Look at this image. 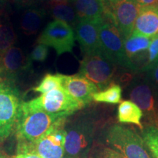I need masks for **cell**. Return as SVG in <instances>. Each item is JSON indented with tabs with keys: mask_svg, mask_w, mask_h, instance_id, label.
<instances>
[{
	"mask_svg": "<svg viewBox=\"0 0 158 158\" xmlns=\"http://www.w3.org/2000/svg\"><path fill=\"white\" fill-rule=\"evenodd\" d=\"M67 118L42 110L27 109L21 103L14 131L18 140L17 149L35 143Z\"/></svg>",
	"mask_w": 158,
	"mask_h": 158,
	"instance_id": "cell-1",
	"label": "cell"
},
{
	"mask_svg": "<svg viewBox=\"0 0 158 158\" xmlns=\"http://www.w3.org/2000/svg\"><path fill=\"white\" fill-rule=\"evenodd\" d=\"M64 158H88L94 144L96 122L89 114H81L64 125Z\"/></svg>",
	"mask_w": 158,
	"mask_h": 158,
	"instance_id": "cell-2",
	"label": "cell"
},
{
	"mask_svg": "<svg viewBox=\"0 0 158 158\" xmlns=\"http://www.w3.org/2000/svg\"><path fill=\"white\" fill-rule=\"evenodd\" d=\"M105 140L109 147L125 158H155L147 143L135 130L114 124L106 130Z\"/></svg>",
	"mask_w": 158,
	"mask_h": 158,
	"instance_id": "cell-3",
	"label": "cell"
},
{
	"mask_svg": "<svg viewBox=\"0 0 158 158\" xmlns=\"http://www.w3.org/2000/svg\"><path fill=\"white\" fill-rule=\"evenodd\" d=\"M100 51L116 66L133 70L131 62L127 58L124 48V40L114 25L111 13L106 9L100 24Z\"/></svg>",
	"mask_w": 158,
	"mask_h": 158,
	"instance_id": "cell-4",
	"label": "cell"
},
{
	"mask_svg": "<svg viewBox=\"0 0 158 158\" xmlns=\"http://www.w3.org/2000/svg\"><path fill=\"white\" fill-rule=\"evenodd\" d=\"M29 110H42L48 114L68 117L84 106L71 97L63 87L55 89L28 102H22Z\"/></svg>",
	"mask_w": 158,
	"mask_h": 158,
	"instance_id": "cell-5",
	"label": "cell"
},
{
	"mask_svg": "<svg viewBox=\"0 0 158 158\" xmlns=\"http://www.w3.org/2000/svg\"><path fill=\"white\" fill-rule=\"evenodd\" d=\"M117 66L101 52L85 55L81 61L79 74L95 85L101 91L113 84Z\"/></svg>",
	"mask_w": 158,
	"mask_h": 158,
	"instance_id": "cell-6",
	"label": "cell"
},
{
	"mask_svg": "<svg viewBox=\"0 0 158 158\" xmlns=\"http://www.w3.org/2000/svg\"><path fill=\"white\" fill-rule=\"evenodd\" d=\"M21 103L16 89L6 83L0 86V143L15 131Z\"/></svg>",
	"mask_w": 158,
	"mask_h": 158,
	"instance_id": "cell-7",
	"label": "cell"
},
{
	"mask_svg": "<svg viewBox=\"0 0 158 158\" xmlns=\"http://www.w3.org/2000/svg\"><path fill=\"white\" fill-rule=\"evenodd\" d=\"M75 41L73 29L67 23L54 20L46 26L37 42L51 47L56 51L57 56H60L64 53L73 52Z\"/></svg>",
	"mask_w": 158,
	"mask_h": 158,
	"instance_id": "cell-8",
	"label": "cell"
},
{
	"mask_svg": "<svg viewBox=\"0 0 158 158\" xmlns=\"http://www.w3.org/2000/svg\"><path fill=\"white\" fill-rule=\"evenodd\" d=\"M66 121L53 128L35 143L17 149V153L33 152L42 158H64Z\"/></svg>",
	"mask_w": 158,
	"mask_h": 158,
	"instance_id": "cell-9",
	"label": "cell"
},
{
	"mask_svg": "<svg viewBox=\"0 0 158 158\" xmlns=\"http://www.w3.org/2000/svg\"><path fill=\"white\" fill-rule=\"evenodd\" d=\"M107 7L111 13L114 25L124 40L133 33L141 6L137 0H122Z\"/></svg>",
	"mask_w": 158,
	"mask_h": 158,
	"instance_id": "cell-10",
	"label": "cell"
},
{
	"mask_svg": "<svg viewBox=\"0 0 158 158\" xmlns=\"http://www.w3.org/2000/svg\"><path fill=\"white\" fill-rule=\"evenodd\" d=\"M133 81L129 92L130 100L144 112L145 116L152 123L151 125H155L157 115L153 86L146 78L145 79L139 78Z\"/></svg>",
	"mask_w": 158,
	"mask_h": 158,
	"instance_id": "cell-11",
	"label": "cell"
},
{
	"mask_svg": "<svg viewBox=\"0 0 158 158\" xmlns=\"http://www.w3.org/2000/svg\"><path fill=\"white\" fill-rule=\"evenodd\" d=\"M30 67L24 53L13 46L0 56V77L6 84L16 81L20 75Z\"/></svg>",
	"mask_w": 158,
	"mask_h": 158,
	"instance_id": "cell-12",
	"label": "cell"
},
{
	"mask_svg": "<svg viewBox=\"0 0 158 158\" xmlns=\"http://www.w3.org/2000/svg\"><path fill=\"white\" fill-rule=\"evenodd\" d=\"M101 21L80 19L75 27L76 40L84 56L100 51L99 29Z\"/></svg>",
	"mask_w": 158,
	"mask_h": 158,
	"instance_id": "cell-13",
	"label": "cell"
},
{
	"mask_svg": "<svg viewBox=\"0 0 158 158\" xmlns=\"http://www.w3.org/2000/svg\"><path fill=\"white\" fill-rule=\"evenodd\" d=\"M62 87L84 107L93 100V95L98 92L93 83L79 73L73 76L63 75Z\"/></svg>",
	"mask_w": 158,
	"mask_h": 158,
	"instance_id": "cell-14",
	"label": "cell"
},
{
	"mask_svg": "<svg viewBox=\"0 0 158 158\" xmlns=\"http://www.w3.org/2000/svg\"><path fill=\"white\" fill-rule=\"evenodd\" d=\"M133 31L148 37L158 35V5L141 7Z\"/></svg>",
	"mask_w": 158,
	"mask_h": 158,
	"instance_id": "cell-15",
	"label": "cell"
},
{
	"mask_svg": "<svg viewBox=\"0 0 158 158\" xmlns=\"http://www.w3.org/2000/svg\"><path fill=\"white\" fill-rule=\"evenodd\" d=\"M78 19L101 21L107 5L106 0H71Z\"/></svg>",
	"mask_w": 158,
	"mask_h": 158,
	"instance_id": "cell-16",
	"label": "cell"
},
{
	"mask_svg": "<svg viewBox=\"0 0 158 158\" xmlns=\"http://www.w3.org/2000/svg\"><path fill=\"white\" fill-rule=\"evenodd\" d=\"M45 10L38 7H30L23 12L20 20L21 30L27 35L37 34L44 21Z\"/></svg>",
	"mask_w": 158,
	"mask_h": 158,
	"instance_id": "cell-17",
	"label": "cell"
},
{
	"mask_svg": "<svg viewBox=\"0 0 158 158\" xmlns=\"http://www.w3.org/2000/svg\"><path fill=\"white\" fill-rule=\"evenodd\" d=\"M117 117L120 123L133 124L137 125L141 130L143 129L141 123L143 111L132 101L124 100L120 103L118 107Z\"/></svg>",
	"mask_w": 158,
	"mask_h": 158,
	"instance_id": "cell-18",
	"label": "cell"
},
{
	"mask_svg": "<svg viewBox=\"0 0 158 158\" xmlns=\"http://www.w3.org/2000/svg\"><path fill=\"white\" fill-rule=\"evenodd\" d=\"M151 40L149 37L133 31L124 40V48L127 58L131 59L149 48Z\"/></svg>",
	"mask_w": 158,
	"mask_h": 158,
	"instance_id": "cell-19",
	"label": "cell"
},
{
	"mask_svg": "<svg viewBox=\"0 0 158 158\" xmlns=\"http://www.w3.org/2000/svg\"><path fill=\"white\" fill-rule=\"evenodd\" d=\"M50 13L55 20L67 23L72 28H75L79 21L71 1L64 3L51 4Z\"/></svg>",
	"mask_w": 158,
	"mask_h": 158,
	"instance_id": "cell-20",
	"label": "cell"
},
{
	"mask_svg": "<svg viewBox=\"0 0 158 158\" xmlns=\"http://www.w3.org/2000/svg\"><path fill=\"white\" fill-rule=\"evenodd\" d=\"M122 92L121 86L113 83L104 89L97 92L93 95V100L98 102L117 104L121 101Z\"/></svg>",
	"mask_w": 158,
	"mask_h": 158,
	"instance_id": "cell-21",
	"label": "cell"
},
{
	"mask_svg": "<svg viewBox=\"0 0 158 158\" xmlns=\"http://www.w3.org/2000/svg\"><path fill=\"white\" fill-rule=\"evenodd\" d=\"M62 74L47 73L43 77L40 84L33 88L34 92L45 94L55 89L62 87Z\"/></svg>",
	"mask_w": 158,
	"mask_h": 158,
	"instance_id": "cell-22",
	"label": "cell"
},
{
	"mask_svg": "<svg viewBox=\"0 0 158 158\" xmlns=\"http://www.w3.org/2000/svg\"><path fill=\"white\" fill-rule=\"evenodd\" d=\"M15 39L16 36L10 23H0V56L13 46Z\"/></svg>",
	"mask_w": 158,
	"mask_h": 158,
	"instance_id": "cell-23",
	"label": "cell"
},
{
	"mask_svg": "<svg viewBox=\"0 0 158 158\" xmlns=\"http://www.w3.org/2000/svg\"><path fill=\"white\" fill-rule=\"evenodd\" d=\"M142 138L155 158H158V128L149 124L143 127Z\"/></svg>",
	"mask_w": 158,
	"mask_h": 158,
	"instance_id": "cell-24",
	"label": "cell"
},
{
	"mask_svg": "<svg viewBox=\"0 0 158 158\" xmlns=\"http://www.w3.org/2000/svg\"><path fill=\"white\" fill-rule=\"evenodd\" d=\"M88 158H125L122 154L108 146L94 143L89 153Z\"/></svg>",
	"mask_w": 158,
	"mask_h": 158,
	"instance_id": "cell-25",
	"label": "cell"
},
{
	"mask_svg": "<svg viewBox=\"0 0 158 158\" xmlns=\"http://www.w3.org/2000/svg\"><path fill=\"white\" fill-rule=\"evenodd\" d=\"M48 47L43 44H38L35 47L29 56L27 57L29 64L31 65L33 62H43L46 60L48 56Z\"/></svg>",
	"mask_w": 158,
	"mask_h": 158,
	"instance_id": "cell-26",
	"label": "cell"
},
{
	"mask_svg": "<svg viewBox=\"0 0 158 158\" xmlns=\"http://www.w3.org/2000/svg\"><path fill=\"white\" fill-rule=\"evenodd\" d=\"M148 49V68L147 71L152 65L158 61V35L152 37Z\"/></svg>",
	"mask_w": 158,
	"mask_h": 158,
	"instance_id": "cell-27",
	"label": "cell"
},
{
	"mask_svg": "<svg viewBox=\"0 0 158 158\" xmlns=\"http://www.w3.org/2000/svg\"><path fill=\"white\" fill-rule=\"evenodd\" d=\"M146 78L153 86V88L158 91V61L152 65L149 70L146 71Z\"/></svg>",
	"mask_w": 158,
	"mask_h": 158,
	"instance_id": "cell-28",
	"label": "cell"
},
{
	"mask_svg": "<svg viewBox=\"0 0 158 158\" xmlns=\"http://www.w3.org/2000/svg\"><path fill=\"white\" fill-rule=\"evenodd\" d=\"M13 158H42L37 154L33 152H19L17 153Z\"/></svg>",
	"mask_w": 158,
	"mask_h": 158,
	"instance_id": "cell-29",
	"label": "cell"
},
{
	"mask_svg": "<svg viewBox=\"0 0 158 158\" xmlns=\"http://www.w3.org/2000/svg\"><path fill=\"white\" fill-rule=\"evenodd\" d=\"M137 2L141 7L158 5V0H137Z\"/></svg>",
	"mask_w": 158,
	"mask_h": 158,
	"instance_id": "cell-30",
	"label": "cell"
},
{
	"mask_svg": "<svg viewBox=\"0 0 158 158\" xmlns=\"http://www.w3.org/2000/svg\"><path fill=\"white\" fill-rule=\"evenodd\" d=\"M155 110H156V115H157V120L155 124V127L158 128V93L157 94V98L155 99Z\"/></svg>",
	"mask_w": 158,
	"mask_h": 158,
	"instance_id": "cell-31",
	"label": "cell"
},
{
	"mask_svg": "<svg viewBox=\"0 0 158 158\" xmlns=\"http://www.w3.org/2000/svg\"><path fill=\"white\" fill-rule=\"evenodd\" d=\"M71 0H50L51 4H59V3H64L70 2Z\"/></svg>",
	"mask_w": 158,
	"mask_h": 158,
	"instance_id": "cell-32",
	"label": "cell"
},
{
	"mask_svg": "<svg viewBox=\"0 0 158 158\" xmlns=\"http://www.w3.org/2000/svg\"><path fill=\"white\" fill-rule=\"evenodd\" d=\"M122 1V0H106V3L107 6H109L110 5H113V4L118 2Z\"/></svg>",
	"mask_w": 158,
	"mask_h": 158,
	"instance_id": "cell-33",
	"label": "cell"
},
{
	"mask_svg": "<svg viewBox=\"0 0 158 158\" xmlns=\"http://www.w3.org/2000/svg\"><path fill=\"white\" fill-rule=\"evenodd\" d=\"M4 84H5V82L4 81L3 79L0 77V86H2V85H3Z\"/></svg>",
	"mask_w": 158,
	"mask_h": 158,
	"instance_id": "cell-34",
	"label": "cell"
},
{
	"mask_svg": "<svg viewBox=\"0 0 158 158\" xmlns=\"http://www.w3.org/2000/svg\"><path fill=\"white\" fill-rule=\"evenodd\" d=\"M0 158H6L5 157V155H4L3 154H2V152H1V150H0Z\"/></svg>",
	"mask_w": 158,
	"mask_h": 158,
	"instance_id": "cell-35",
	"label": "cell"
},
{
	"mask_svg": "<svg viewBox=\"0 0 158 158\" xmlns=\"http://www.w3.org/2000/svg\"><path fill=\"white\" fill-rule=\"evenodd\" d=\"M1 13H2V10H0V15H1Z\"/></svg>",
	"mask_w": 158,
	"mask_h": 158,
	"instance_id": "cell-36",
	"label": "cell"
},
{
	"mask_svg": "<svg viewBox=\"0 0 158 158\" xmlns=\"http://www.w3.org/2000/svg\"><path fill=\"white\" fill-rule=\"evenodd\" d=\"M2 1H3V0H0V2H2Z\"/></svg>",
	"mask_w": 158,
	"mask_h": 158,
	"instance_id": "cell-37",
	"label": "cell"
}]
</instances>
